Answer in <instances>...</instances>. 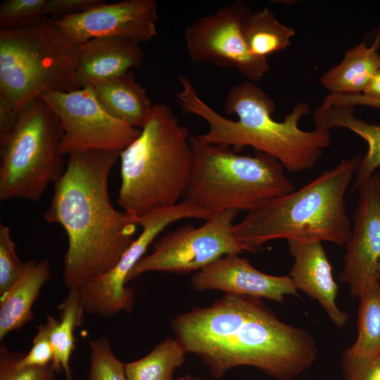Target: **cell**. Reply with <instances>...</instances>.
I'll return each instance as SVG.
<instances>
[{
  "label": "cell",
  "instance_id": "1",
  "mask_svg": "<svg viewBox=\"0 0 380 380\" xmlns=\"http://www.w3.org/2000/svg\"><path fill=\"white\" fill-rule=\"evenodd\" d=\"M171 327L185 352L198 356L217 379L251 366L291 380L317 357L309 332L280 320L258 298L224 293L209 306L177 315Z\"/></svg>",
  "mask_w": 380,
  "mask_h": 380
},
{
  "label": "cell",
  "instance_id": "2",
  "mask_svg": "<svg viewBox=\"0 0 380 380\" xmlns=\"http://www.w3.org/2000/svg\"><path fill=\"white\" fill-rule=\"evenodd\" d=\"M120 152L89 149L72 153L54 184L44 217L62 226L67 234L63 278L69 291L79 290L112 269L135 239L137 218L117 210L108 191L110 171Z\"/></svg>",
  "mask_w": 380,
  "mask_h": 380
},
{
  "label": "cell",
  "instance_id": "3",
  "mask_svg": "<svg viewBox=\"0 0 380 380\" xmlns=\"http://www.w3.org/2000/svg\"><path fill=\"white\" fill-rule=\"evenodd\" d=\"M179 80L181 89L177 98L181 108L208 125L205 133L197 135L205 143L229 147L236 152L252 147L274 158L291 172L311 169L331 143L329 130L305 131L299 127L300 119L310 112L305 103H297L284 120H275L274 100L255 83L247 80L231 87L226 96L224 112L238 118L232 120L204 102L188 77L182 75Z\"/></svg>",
  "mask_w": 380,
  "mask_h": 380
},
{
  "label": "cell",
  "instance_id": "4",
  "mask_svg": "<svg viewBox=\"0 0 380 380\" xmlns=\"http://www.w3.org/2000/svg\"><path fill=\"white\" fill-rule=\"evenodd\" d=\"M361 158L343 159L299 189L247 213L234 225L235 238L249 253L278 239L345 246L352 229L345 196Z\"/></svg>",
  "mask_w": 380,
  "mask_h": 380
},
{
  "label": "cell",
  "instance_id": "5",
  "mask_svg": "<svg viewBox=\"0 0 380 380\" xmlns=\"http://www.w3.org/2000/svg\"><path fill=\"white\" fill-rule=\"evenodd\" d=\"M191 134L167 104H153L137 138L120 154L121 184L118 202L137 219L177 205L189 181Z\"/></svg>",
  "mask_w": 380,
  "mask_h": 380
},
{
  "label": "cell",
  "instance_id": "6",
  "mask_svg": "<svg viewBox=\"0 0 380 380\" xmlns=\"http://www.w3.org/2000/svg\"><path fill=\"white\" fill-rule=\"evenodd\" d=\"M190 144L193 163L184 200L210 215L228 210L248 213L295 189L284 166L267 154H239L194 135Z\"/></svg>",
  "mask_w": 380,
  "mask_h": 380
},
{
  "label": "cell",
  "instance_id": "7",
  "mask_svg": "<svg viewBox=\"0 0 380 380\" xmlns=\"http://www.w3.org/2000/svg\"><path fill=\"white\" fill-rule=\"evenodd\" d=\"M76 58L77 45L51 20L0 30V94L20 110L43 93L77 90Z\"/></svg>",
  "mask_w": 380,
  "mask_h": 380
},
{
  "label": "cell",
  "instance_id": "8",
  "mask_svg": "<svg viewBox=\"0 0 380 380\" xmlns=\"http://www.w3.org/2000/svg\"><path fill=\"white\" fill-rule=\"evenodd\" d=\"M63 129L57 115L37 97L20 110L8 137L0 144V200L37 201L66 165L60 145Z\"/></svg>",
  "mask_w": 380,
  "mask_h": 380
},
{
  "label": "cell",
  "instance_id": "9",
  "mask_svg": "<svg viewBox=\"0 0 380 380\" xmlns=\"http://www.w3.org/2000/svg\"><path fill=\"white\" fill-rule=\"evenodd\" d=\"M238 213L213 214L199 227L186 224L165 233L134 265L127 281L147 272H196L223 255L246 251L233 232Z\"/></svg>",
  "mask_w": 380,
  "mask_h": 380
},
{
  "label": "cell",
  "instance_id": "10",
  "mask_svg": "<svg viewBox=\"0 0 380 380\" xmlns=\"http://www.w3.org/2000/svg\"><path fill=\"white\" fill-rule=\"evenodd\" d=\"M210 214L187 200L175 205L157 209L137 219L141 227L137 237L118 263L105 274L84 284L79 290L84 312L103 318L112 317L122 311L130 312L134 292L126 286L127 277L149 246L171 224L183 219L207 220Z\"/></svg>",
  "mask_w": 380,
  "mask_h": 380
},
{
  "label": "cell",
  "instance_id": "11",
  "mask_svg": "<svg viewBox=\"0 0 380 380\" xmlns=\"http://www.w3.org/2000/svg\"><path fill=\"white\" fill-rule=\"evenodd\" d=\"M60 120L63 156L89 149L122 151L139 135L140 129L108 114L96 98L91 86L70 92L47 91L39 96Z\"/></svg>",
  "mask_w": 380,
  "mask_h": 380
},
{
  "label": "cell",
  "instance_id": "12",
  "mask_svg": "<svg viewBox=\"0 0 380 380\" xmlns=\"http://www.w3.org/2000/svg\"><path fill=\"white\" fill-rule=\"evenodd\" d=\"M251 12L241 1L219 8L188 26L184 40L189 56L196 63L238 70L256 83L270 70L267 58L253 56L243 33V23Z\"/></svg>",
  "mask_w": 380,
  "mask_h": 380
},
{
  "label": "cell",
  "instance_id": "13",
  "mask_svg": "<svg viewBox=\"0 0 380 380\" xmlns=\"http://www.w3.org/2000/svg\"><path fill=\"white\" fill-rule=\"evenodd\" d=\"M158 20L155 0H125L103 1L82 13L51 22L76 45L105 37L123 38L141 44L157 36Z\"/></svg>",
  "mask_w": 380,
  "mask_h": 380
},
{
  "label": "cell",
  "instance_id": "14",
  "mask_svg": "<svg viewBox=\"0 0 380 380\" xmlns=\"http://www.w3.org/2000/svg\"><path fill=\"white\" fill-rule=\"evenodd\" d=\"M357 190L360 198L345 244L340 281L359 298L380 284V176L374 174Z\"/></svg>",
  "mask_w": 380,
  "mask_h": 380
},
{
  "label": "cell",
  "instance_id": "15",
  "mask_svg": "<svg viewBox=\"0 0 380 380\" xmlns=\"http://www.w3.org/2000/svg\"><path fill=\"white\" fill-rule=\"evenodd\" d=\"M191 284L199 291L219 290L277 302H283L287 296L298 295L289 275L260 272L239 253L223 255L196 272L191 278Z\"/></svg>",
  "mask_w": 380,
  "mask_h": 380
},
{
  "label": "cell",
  "instance_id": "16",
  "mask_svg": "<svg viewBox=\"0 0 380 380\" xmlns=\"http://www.w3.org/2000/svg\"><path fill=\"white\" fill-rule=\"evenodd\" d=\"M287 243L294 260L289 275L297 290L316 300L336 327H344L349 315L336 303L338 286L322 242L289 240Z\"/></svg>",
  "mask_w": 380,
  "mask_h": 380
},
{
  "label": "cell",
  "instance_id": "17",
  "mask_svg": "<svg viewBox=\"0 0 380 380\" xmlns=\"http://www.w3.org/2000/svg\"><path fill=\"white\" fill-rule=\"evenodd\" d=\"M145 52L139 44L117 37L93 39L77 45L79 87L92 86L141 66Z\"/></svg>",
  "mask_w": 380,
  "mask_h": 380
},
{
  "label": "cell",
  "instance_id": "18",
  "mask_svg": "<svg viewBox=\"0 0 380 380\" xmlns=\"http://www.w3.org/2000/svg\"><path fill=\"white\" fill-rule=\"evenodd\" d=\"M51 277L48 259L24 262L18 277L0 296V341L34 318L32 307L41 289Z\"/></svg>",
  "mask_w": 380,
  "mask_h": 380
},
{
  "label": "cell",
  "instance_id": "19",
  "mask_svg": "<svg viewBox=\"0 0 380 380\" xmlns=\"http://www.w3.org/2000/svg\"><path fill=\"white\" fill-rule=\"evenodd\" d=\"M91 87L101 106L115 119L140 129L147 122L153 104L132 70Z\"/></svg>",
  "mask_w": 380,
  "mask_h": 380
},
{
  "label": "cell",
  "instance_id": "20",
  "mask_svg": "<svg viewBox=\"0 0 380 380\" xmlns=\"http://www.w3.org/2000/svg\"><path fill=\"white\" fill-rule=\"evenodd\" d=\"M353 107L339 106L323 102L315 111L316 128L329 130L347 128L364 139L368 149L360 160L354 189L357 190L380 167V125L366 122L355 117Z\"/></svg>",
  "mask_w": 380,
  "mask_h": 380
},
{
  "label": "cell",
  "instance_id": "21",
  "mask_svg": "<svg viewBox=\"0 0 380 380\" xmlns=\"http://www.w3.org/2000/svg\"><path fill=\"white\" fill-rule=\"evenodd\" d=\"M379 41L372 46L362 42L349 49L342 61L321 77L331 94H362L380 67Z\"/></svg>",
  "mask_w": 380,
  "mask_h": 380
},
{
  "label": "cell",
  "instance_id": "22",
  "mask_svg": "<svg viewBox=\"0 0 380 380\" xmlns=\"http://www.w3.org/2000/svg\"><path fill=\"white\" fill-rule=\"evenodd\" d=\"M357 335L341 358L343 371L380 354V284L359 298Z\"/></svg>",
  "mask_w": 380,
  "mask_h": 380
},
{
  "label": "cell",
  "instance_id": "23",
  "mask_svg": "<svg viewBox=\"0 0 380 380\" xmlns=\"http://www.w3.org/2000/svg\"><path fill=\"white\" fill-rule=\"evenodd\" d=\"M61 317L48 315L49 338L53 352L52 366L56 372H64L65 380H73L70 361L75 348L74 332L83 324L84 312L78 291H70L58 305Z\"/></svg>",
  "mask_w": 380,
  "mask_h": 380
},
{
  "label": "cell",
  "instance_id": "24",
  "mask_svg": "<svg viewBox=\"0 0 380 380\" xmlns=\"http://www.w3.org/2000/svg\"><path fill=\"white\" fill-rule=\"evenodd\" d=\"M242 28L251 53L262 58L286 49L296 34L293 27L280 23L268 8L251 11L244 19Z\"/></svg>",
  "mask_w": 380,
  "mask_h": 380
},
{
  "label": "cell",
  "instance_id": "25",
  "mask_svg": "<svg viewBox=\"0 0 380 380\" xmlns=\"http://www.w3.org/2000/svg\"><path fill=\"white\" fill-rule=\"evenodd\" d=\"M187 353L175 338L167 337L146 356L125 364L128 380H175Z\"/></svg>",
  "mask_w": 380,
  "mask_h": 380
},
{
  "label": "cell",
  "instance_id": "26",
  "mask_svg": "<svg viewBox=\"0 0 380 380\" xmlns=\"http://www.w3.org/2000/svg\"><path fill=\"white\" fill-rule=\"evenodd\" d=\"M89 346L90 366L87 380H128L125 363L113 354L108 336L91 340Z\"/></svg>",
  "mask_w": 380,
  "mask_h": 380
},
{
  "label": "cell",
  "instance_id": "27",
  "mask_svg": "<svg viewBox=\"0 0 380 380\" xmlns=\"http://www.w3.org/2000/svg\"><path fill=\"white\" fill-rule=\"evenodd\" d=\"M46 0H6L0 5V30H16L37 25L45 15Z\"/></svg>",
  "mask_w": 380,
  "mask_h": 380
},
{
  "label": "cell",
  "instance_id": "28",
  "mask_svg": "<svg viewBox=\"0 0 380 380\" xmlns=\"http://www.w3.org/2000/svg\"><path fill=\"white\" fill-rule=\"evenodd\" d=\"M19 352L0 347V380H56L52 363L46 366L20 367L16 359Z\"/></svg>",
  "mask_w": 380,
  "mask_h": 380
},
{
  "label": "cell",
  "instance_id": "29",
  "mask_svg": "<svg viewBox=\"0 0 380 380\" xmlns=\"http://www.w3.org/2000/svg\"><path fill=\"white\" fill-rule=\"evenodd\" d=\"M16 253V245L8 226L0 224V296L18 277L23 267Z\"/></svg>",
  "mask_w": 380,
  "mask_h": 380
},
{
  "label": "cell",
  "instance_id": "30",
  "mask_svg": "<svg viewBox=\"0 0 380 380\" xmlns=\"http://www.w3.org/2000/svg\"><path fill=\"white\" fill-rule=\"evenodd\" d=\"M50 326L46 321L37 327L30 350L25 354L19 352L16 363L20 367L46 366L52 363L53 352L49 338Z\"/></svg>",
  "mask_w": 380,
  "mask_h": 380
},
{
  "label": "cell",
  "instance_id": "31",
  "mask_svg": "<svg viewBox=\"0 0 380 380\" xmlns=\"http://www.w3.org/2000/svg\"><path fill=\"white\" fill-rule=\"evenodd\" d=\"M103 2V0H46L44 13L60 18L82 13Z\"/></svg>",
  "mask_w": 380,
  "mask_h": 380
},
{
  "label": "cell",
  "instance_id": "32",
  "mask_svg": "<svg viewBox=\"0 0 380 380\" xmlns=\"http://www.w3.org/2000/svg\"><path fill=\"white\" fill-rule=\"evenodd\" d=\"M344 380H380V354L343 371Z\"/></svg>",
  "mask_w": 380,
  "mask_h": 380
},
{
  "label": "cell",
  "instance_id": "33",
  "mask_svg": "<svg viewBox=\"0 0 380 380\" xmlns=\"http://www.w3.org/2000/svg\"><path fill=\"white\" fill-rule=\"evenodd\" d=\"M19 113L8 99L0 94V144L5 141L13 129Z\"/></svg>",
  "mask_w": 380,
  "mask_h": 380
},
{
  "label": "cell",
  "instance_id": "34",
  "mask_svg": "<svg viewBox=\"0 0 380 380\" xmlns=\"http://www.w3.org/2000/svg\"><path fill=\"white\" fill-rule=\"evenodd\" d=\"M324 103L339 106L354 107L355 106H367L380 108V101L371 100L362 94H330L324 100Z\"/></svg>",
  "mask_w": 380,
  "mask_h": 380
},
{
  "label": "cell",
  "instance_id": "35",
  "mask_svg": "<svg viewBox=\"0 0 380 380\" xmlns=\"http://www.w3.org/2000/svg\"><path fill=\"white\" fill-rule=\"evenodd\" d=\"M362 94L371 100L380 101V67Z\"/></svg>",
  "mask_w": 380,
  "mask_h": 380
},
{
  "label": "cell",
  "instance_id": "36",
  "mask_svg": "<svg viewBox=\"0 0 380 380\" xmlns=\"http://www.w3.org/2000/svg\"><path fill=\"white\" fill-rule=\"evenodd\" d=\"M175 380H205V379H203L200 377L194 376L190 374H186L184 376L179 377L178 379Z\"/></svg>",
  "mask_w": 380,
  "mask_h": 380
}]
</instances>
